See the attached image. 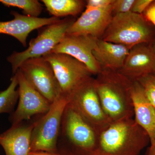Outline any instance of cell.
I'll use <instances>...</instances> for the list:
<instances>
[{
    "mask_svg": "<svg viewBox=\"0 0 155 155\" xmlns=\"http://www.w3.org/2000/svg\"><path fill=\"white\" fill-rule=\"evenodd\" d=\"M94 84L105 113L112 122L134 116L130 95L132 81L118 71L102 69Z\"/></svg>",
    "mask_w": 155,
    "mask_h": 155,
    "instance_id": "1",
    "label": "cell"
},
{
    "mask_svg": "<svg viewBox=\"0 0 155 155\" xmlns=\"http://www.w3.org/2000/svg\"><path fill=\"white\" fill-rule=\"evenodd\" d=\"M150 142L133 118L112 122L100 134L94 155H139Z\"/></svg>",
    "mask_w": 155,
    "mask_h": 155,
    "instance_id": "2",
    "label": "cell"
},
{
    "mask_svg": "<svg viewBox=\"0 0 155 155\" xmlns=\"http://www.w3.org/2000/svg\"><path fill=\"white\" fill-rule=\"evenodd\" d=\"M99 135L68 103L62 117L58 152L61 155H94Z\"/></svg>",
    "mask_w": 155,
    "mask_h": 155,
    "instance_id": "3",
    "label": "cell"
},
{
    "mask_svg": "<svg viewBox=\"0 0 155 155\" xmlns=\"http://www.w3.org/2000/svg\"><path fill=\"white\" fill-rule=\"evenodd\" d=\"M155 38L151 24L143 15L129 12L113 16L101 39L130 49Z\"/></svg>",
    "mask_w": 155,
    "mask_h": 155,
    "instance_id": "4",
    "label": "cell"
},
{
    "mask_svg": "<svg viewBox=\"0 0 155 155\" xmlns=\"http://www.w3.org/2000/svg\"><path fill=\"white\" fill-rule=\"evenodd\" d=\"M72 18L60 19L57 22L46 25L40 31L35 38L31 39L28 47L22 52L14 51L7 58L11 64L12 72H17L24 61L38 58L51 53L64 38L67 31L75 22Z\"/></svg>",
    "mask_w": 155,
    "mask_h": 155,
    "instance_id": "5",
    "label": "cell"
},
{
    "mask_svg": "<svg viewBox=\"0 0 155 155\" xmlns=\"http://www.w3.org/2000/svg\"><path fill=\"white\" fill-rule=\"evenodd\" d=\"M67 104V98L59 95L47 113L35 120L31 133V151L58 153V137L62 117Z\"/></svg>",
    "mask_w": 155,
    "mask_h": 155,
    "instance_id": "6",
    "label": "cell"
},
{
    "mask_svg": "<svg viewBox=\"0 0 155 155\" xmlns=\"http://www.w3.org/2000/svg\"><path fill=\"white\" fill-rule=\"evenodd\" d=\"M67 99L68 103L100 134L112 123L100 102L93 77L84 81Z\"/></svg>",
    "mask_w": 155,
    "mask_h": 155,
    "instance_id": "7",
    "label": "cell"
},
{
    "mask_svg": "<svg viewBox=\"0 0 155 155\" xmlns=\"http://www.w3.org/2000/svg\"><path fill=\"white\" fill-rule=\"evenodd\" d=\"M42 57L51 64L61 94L67 98L78 87L92 75L84 64L66 54L50 53Z\"/></svg>",
    "mask_w": 155,
    "mask_h": 155,
    "instance_id": "8",
    "label": "cell"
},
{
    "mask_svg": "<svg viewBox=\"0 0 155 155\" xmlns=\"http://www.w3.org/2000/svg\"><path fill=\"white\" fill-rule=\"evenodd\" d=\"M18 69L29 84L51 104L61 94L52 68L43 57L28 59Z\"/></svg>",
    "mask_w": 155,
    "mask_h": 155,
    "instance_id": "9",
    "label": "cell"
},
{
    "mask_svg": "<svg viewBox=\"0 0 155 155\" xmlns=\"http://www.w3.org/2000/svg\"><path fill=\"white\" fill-rule=\"evenodd\" d=\"M15 74L18 79L19 97L17 109L9 118L12 125L29 120L34 116L44 115L52 104L29 84L19 69Z\"/></svg>",
    "mask_w": 155,
    "mask_h": 155,
    "instance_id": "10",
    "label": "cell"
},
{
    "mask_svg": "<svg viewBox=\"0 0 155 155\" xmlns=\"http://www.w3.org/2000/svg\"><path fill=\"white\" fill-rule=\"evenodd\" d=\"M98 39L90 36L66 33L51 53L71 56L84 64L92 75H96L102 70L93 54Z\"/></svg>",
    "mask_w": 155,
    "mask_h": 155,
    "instance_id": "11",
    "label": "cell"
},
{
    "mask_svg": "<svg viewBox=\"0 0 155 155\" xmlns=\"http://www.w3.org/2000/svg\"><path fill=\"white\" fill-rule=\"evenodd\" d=\"M118 72L131 81L155 73V55L149 44L131 48L123 67Z\"/></svg>",
    "mask_w": 155,
    "mask_h": 155,
    "instance_id": "12",
    "label": "cell"
},
{
    "mask_svg": "<svg viewBox=\"0 0 155 155\" xmlns=\"http://www.w3.org/2000/svg\"><path fill=\"white\" fill-rule=\"evenodd\" d=\"M111 4L103 8L84 11L66 33L101 38L113 17Z\"/></svg>",
    "mask_w": 155,
    "mask_h": 155,
    "instance_id": "13",
    "label": "cell"
},
{
    "mask_svg": "<svg viewBox=\"0 0 155 155\" xmlns=\"http://www.w3.org/2000/svg\"><path fill=\"white\" fill-rule=\"evenodd\" d=\"M11 14L14 16V19L10 21L0 22V34L15 38L24 47L26 46L27 38L31 31L60 20V18L54 17L49 18L28 17L15 11H11Z\"/></svg>",
    "mask_w": 155,
    "mask_h": 155,
    "instance_id": "14",
    "label": "cell"
},
{
    "mask_svg": "<svg viewBox=\"0 0 155 155\" xmlns=\"http://www.w3.org/2000/svg\"><path fill=\"white\" fill-rule=\"evenodd\" d=\"M35 121L26 124L12 125L0 134V145L5 155H28L31 151V135Z\"/></svg>",
    "mask_w": 155,
    "mask_h": 155,
    "instance_id": "15",
    "label": "cell"
},
{
    "mask_svg": "<svg viewBox=\"0 0 155 155\" xmlns=\"http://www.w3.org/2000/svg\"><path fill=\"white\" fill-rule=\"evenodd\" d=\"M130 95L134 120L147 132L151 138L155 125V108L148 99L138 81H132Z\"/></svg>",
    "mask_w": 155,
    "mask_h": 155,
    "instance_id": "16",
    "label": "cell"
},
{
    "mask_svg": "<svg viewBox=\"0 0 155 155\" xmlns=\"http://www.w3.org/2000/svg\"><path fill=\"white\" fill-rule=\"evenodd\" d=\"M130 50L122 45L98 38L93 54L102 69L118 71L123 67Z\"/></svg>",
    "mask_w": 155,
    "mask_h": 155,
    "instance_id": "17",
    "label": "cell"
},
{
    "mask_svg": "<svg viewBox=\"0 0 155 155\" xmlns=\"http://www.w3.org/2000/svg\"><path fill=\"white\" fill-rule=\"evenodd\" d=\"M41 2L52 17H75L82 12L86 1L82 0H42Z\"/></svg>",
    "mask_w": 155,
    "mask_h": 155,
    "instance_id": "18",
    "label": "cell"
},
{
    "mask_svg": "<svg viewBox=\"0 0 155 155\" xmlns=\"http://www.w3.org/2000/svg\"><path fill=\"white\" fill-rule=\"evenodd\" d=\"M18 81L17 75L14 74L11 79V83L8 88L0 91V114H11L19 100Z\"/></svg>",
    "mask_w": 155,
    "mask_h": 155,
    "instance_id": "19",
    "label": "cell"
},
{
    "mask_svg": "<svg viewBox=\"0 0 155 155\" xmlns=\"http://www.w3.org/2000/svg\"><path fill=\"white\" fill-rule=\"evenodd\" d=\"M0 3L6 7L21 9L23 15L32 17H38L43 9L37 0H0Z\"/></svg>",
    "mask_w": 155,
    "mask_h": 155,
    "instance_id": "20",
    "label": "cell"
},
{
    "mask_svg": "<svg viewBox=\"0 0 155 155\" xmlns=\"http://www.w3.org/2000/svg\"><path fill=\"white\" fill-rule=\"evenodd\" d=\"M143 87L148 99L155 108V82L151 75H146L137 79Z\"/></svg>",
    "mask_w": 155,
    "mask_h": 155,
    "instance_id": "21",
    "label": "cell"
},
{
    "mask_svg": "<svg viewBox=\"0 0 155 155\" xmlns=\"http://www.w3.org/2000/svg\"><path fill=\"white\" fill-rule=\"evenodd\" d=\"M135 0H113L111 4L113 16L131 11Z\"/></svg>",
    "mask_w": 155,
    "mask_h": 155,
    "instance_id": "22",
    "label": "cell"
},
{
    "mask_svg": "<svg viewBox=\"0 0 155 155\" xmlns=\"http://www.w3.org/2000/svg\"><path fill=\"white\" fill-rule=\"evenodd\" d=\"M113 0H88L86 1L85 11L103 8L110 5Z\"/></svg>",
    "mask_w": 155,
    "mask_h": 155,
    "instance_id": "23",
    "label": "cell"
},
{
    "mask_svg": "<svg viewBox=\"0 0 155 155\" xmlns=\"http://www.w3.org/2000/svg\"><path fill=\"white\" fill-rule=\"evenodd\" d=\"M153 0H135L130 12L142 15Z\"/></svg>",
    "mask_w": 155,
    "mask_h": 155,
    "instance_id": "24",
    "label": "cell"
},
{
    "mask_svg": "<svg viewBox=\"0 0 155 155\" xmlns=\"http://www.w3.org/2000/svg\"><path fill=\"white\" fill-rule=\"evenodd\" d=\"M142 15L149 22L155 26V0L153 1Z\"/></svg>",
    "mask_w": 155,
    "mask_h": 155,
    "instance_id": "25",
    "label": "cell"
},
{
    "mask_svg": "<svg viewBox=\"0 0 155 155\" xmlns=\"http://www.w3.org/2000/svg\"><path fill=\"white\" fill-rule=\"evenodd\" d=\"M28 155H61L58 153L49 152L44 151H31Z\"/></svg>",
    "mask_w": 155,
    "mask_h": 155,
    "instance_id": "26",
    "label": "cell"
},
{
    "mask_svg": "<svg viewBox=\"0 0 155 155\" xmlns=\"http://www.w3.org/2000/svg\"><path fill=\"white\" fill-rule=\"evenodd\" d=\"M145 155H155V140H150V146L147 150Z\"/></svg>",
    "mask_w": 155,
    "mask_h": 155,
    "instance_id": "27",
    "label": "cell"
},
{
    "mask_svg": "<svg viewBox=\"0 0 155 155\" xmlns=\"http://www.w3.org/2000/svg\"><path fill=\"white\" fill-rule=\"evenodd\" d=\"M150 47L155 55V38L149 44Z\"/></svg>",
    "mask_w": 155,
    "mask_h": 155,
    "instance_id": "28",
    "label": "cell"
},
{
    "mask_svg": "<svg viewBox=\"0 0 155 155\" xmlns=\"http://www.w3.org/2000/svg\"><path fill=\"white\" fill-rule=\"evenodd\" d=\"M155 140V125L153 131L152 136L150 138V140Z\"/></svg>",
    "mask_w": 155,
    "mask_h": 155,
    "instance_id": "29",
    "label": "cell"
},
{
    "mask_svg": "<svg viewBox=\"0 0 155 155\" xmlns=\"http://www.w3.org/2000/svg\"><path fill=\"white\" fill-rule=\"evenodd\" d=\"M152 75V77L153 79V80L155 82V75Z\"/></svg>",
    "mask_w": 155,
    "mask_h": 155,
    "instance_id": "30",
    "label": "cell"
},
{
    "mask_svg": "<svg viewBox=\"0 0 155 155\" xmlns=\"http://www.w3.org/2000/svg\"><path fill=\"white\" fill-rule=\"evenodd\" d=\"M153 75H155V73H154V74H153Z\"/></svg>",
    "mask_w": 155,
    "mask_h": 155,
    "instance_id": "31",
    "label": "cell"
}]
</instances>
